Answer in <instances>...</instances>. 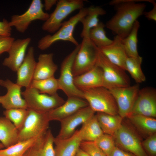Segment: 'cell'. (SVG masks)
<instances>
[{
    "label": "cell",
    "mask_w": 156,
    "mask_h": 156,
    "mask_svg": "<svg viewBox=\"0 0 156 156\" xmlns=\"http://www.w3.org/2000/svg\"><path fill=\"white\" fill-rule=\"evenodd\" d=\"M80 148L90 156H106L94 142L82 141Z\"/></svg>",
    "instance_id": "cell-36"
},
{
    "label": "cell",
    "mask_w": 156,
    "mask_h": 156,
    "mask_svg": "<svg viewBox=\"0 0 156 156\" xmlns=\"http://www.w3.org/2000/svg\"><path fill=\"white\" fill-rule=\"evenodd\" d=\"M4 147L2 144L0 142V149H2L4 148Z\"/></svg>",
    "instance_id": "cell-44"
},
{
    "label": "cell",
    "mask_w": 156,
    "mask_h": 156,
    "mask_svg": "<svg viewBox=\"0 0 156 156\" xmlns=\"http://www.w3.org/2000/svg\"><path fill=\"white\" fill-rule=\"evenodd\" d=\"M36 62L35 60L34 49L29 48L25 59L17 70L16 83L22 87H30L33 80Z\"/></svg>",
    "instance_id": "cell-18"
},
{
    "label": "cell",
    "mask_w": 156,
    "mask_h": 156,
    "mask_svg": "<svg viewBox=\"0 0 156 156\" xmlns=\"http://www.w3.org/2000/svg\"><path fill=\"white\" fill-rule=\"evenodd\" d=\"M73 67L74 77L92 69L96 64L99 49L89 38H82Z\"/></svg>",
    "instance_id": "cell-9"
},
{
    "label": "cell",
    "mask_w": 156,
    "mask_h": 156,
    "mask_svg": "<svg viewBox=\"0 0 156 156\" xmlns=\"http://www.w3.org/2000/svg\"><path fill=\"white\" fill-rule=\"evenodd\" d=\"M94 142L106 156L110 154L116 146L113 137L104 133Z\"/></svg>",
    "instance_id": "cell-35"
},
{
    "label": "cell",
    "mask_w": 156,
    "mask_h": 156,
    "mask_svg": "<svg viewBox=\"0 0 156 156\" xmlns=\"http://www.w3.org/2000/svg\"><path fill=\"white\" fill-rule=\"evenodd\" d=\"M116 145L135 156H148L139 137L129 127L122 124L113 136Z\"/></svg>",
    "instance_id": "cell-11"
},
{
    "label": "cell",
    "mask_w": 156,
    "mask_h": 156,
    "mask_svg": "<svg viewBox=\"0 0 156 156\" xmlns=\"http://www.w3.org/2000/svg\"><path fill=\"white\" fill-rule=\"evenodd\" d=\"M95 112L88 106L63 119L60 121L59 132L55 138L62 139L71 136L75 132L76 128L90 118Z\"/></svg>",
    "instance_id": "cell-14"
},
{
    "label": "cell",
    "mask_w": 156,
    "mask_h": 156,
    "mask_svg": "<svg viewBox=\"0 0 156 156\" xmlns=\"http://www.w3.org/2000/svg\"><path fill=\"white\" fill-rule=\"evenodd\" d=\"M140 89L137 83L109 90L116 102L118 114L123 119L130 115Z\"/></svg>",
    "instance_id": "cell-12"
},
{
    "label": "cell",
    "mask_w": 156,
    "mask_h": 156,
    "mask_svg": "<svg viewBox=\"0 0 156 156\" xmlns=\"http://www.w3.org/2000/svg\"><path fill=\"white\" fill-rule=\"evenodd\" d=\"M144 150L151 156L156 155V134L154 133L148 136L142 143Z\"/></svg>",
    "instance_id": "cell-37"
},
{
    "label": "cell",
    "mask_w": 156,
    "mask_h": 156,
    "mask_svg": "<svg viewBox=\"0 0 156 156\" xmlns=\"http://www.w3.org/2000/svg\"><path fill=\"white\" fill-rule=\"evenodd\" d=\"M96 65L103 71V87L110 90L130 86L129 79L125 70L110 61L100 50Z\"/></svg>",
    "instance_id": "cell-4"
},
{
    "label": "cell",
    "mask_w": 156,
    "mask_h": 156,
    "mask_svg": "<svg viewBox=\"0 0 156 156\" xmlns=\"http://www.w3.org/2000/svg\"><path fill=\"white\" fill-rule=\"evenodd\" d=\"M82 141L94 142L104 134L96 115L82 124Z\"/></svg>",
    "instance_id": "cell-27"
},
{
    "label": "cell",
    "mask_w": 156,
    "mask_h": 156,
    "mask_svg": "<svg viewBox=\"0 0 156 156\" xmlns=\"http://www.w3.org/2000/svg\"><path fill=\"white\" fill-rule=\"evenodd\" d=\"M19 131L10 120L0 116V141L7 148L18 142Z\"/></svg>",
    "instance_id": "cell-24"
},
{
    "label": "cell",
    "mask_w": 156,
    "mask_h": 156,
    "mask_svg": "<svg viewBox=\"0 0 156 156\" xmlns=\"http://www.w3.org/2000/svg\"><path fill=\"white\" fill-rule=\"evenodd\" d=\"M96 115L104 134L113 136L122 124L123 118L118 114L112 115L98 112Z\"/></svg>",
    "instance_id": "cell-26"
},
{
    "label": "cell",
    "mask_w": 156,
    "mask_h": 156,
    "mask_svg": "<svg viewBox=\"0 0 156 156\" xmlns=\"http://www.w3.org/2000/svg\"><path fill=\"white\" fill-rule=\"evenodd\" d=\"M0 86L5 88L7 90L5 94L0 96V103L5 110L27 109L25 101L22 97L21 86L8 79H0Z\"/></svg>",
    "instance_id": "cell-15"
},
{
    "label": "cell",
    "mask_w": 156,
    "mask_h": 156,
    "mask_svg": "<svg viewBox=\"0 0 156 156\" xmlns=\"http://www.w3.org/2000/svg\"><path fill=\"white\" fill-rule=\"evenodd\" d=\"M29 87L37 89L41 93L53 95L59 89L57 79L54 77L40 80L33 79Z\"/></svg>",
    "instance_id": "cell-33"
},
{
    "label": "cell",
    "mask_w": 156,
    "mask_h": 156,
    "mask_svg": "<svg viewBox=\"0 0 156 156\" xmlns=\"http://www.w3.org/2000/svg\"><path fill=\"white\" fill-rule=\"evenodd\" d=\"M140 27L139 22L137 20L135 22L132 29L122 41L128 57H137L139 55L137 49L138 33Z\"/></svg>",
    "instance_id": "cell-29"
},
{
    "label": "cell",
    "mask_w": 156,
    "mask_h": 156,
    "mask_svg": "<svg viewBox=\"0 0 156 156\" xmlns=\"http://www.w3.org/2000/svg\"><path fill=\"white\" fill-rule=\"evenodd\" d=\"M152 4L153 5V9L148 12H144L143 14L145 17L148 20L156 21V3L154 1Z\"/></svg>",
    "instance_id": "cell-41"
},
{
    "label": "cell",
    "mask_w": 156,
    "mask_h": 156,
    "mask_svg": "<svg viewBox=\"0 0 156 156\" xmlns=\"http://www.w3.org/2000/svg\"><path fill=\"white\" fill-rule=\"evenodd\" d=\"M14 38L0 36V56L3 53L7 52L13 41Z\"/></svg>",
    "instance_id": "cell-38"
},
{
    "label": "cell",
    "mask_w": 156,
    "mask_h": 156,
    "mask_svg": "<svg viewBox=\"0 0 156 156\" xmlns=\"http://www.w3.org/2000/svg\"><path fill=\"white\" fill-rule=\"evenodd\" d=\"M82 0L58 1L54 11L42 26L44 31L54 33L61 27L64 20L74 11L84 7Z\"/></svg>",
    "instance_id": "cell-8"
},
{
    "label": "cell",
    "mask_w": 156,
    "mask_h": 156,
    "mask_svg": "<svg viewBox=\"0 0 156 156\" xmlns=\"http://www.w3.org/2000/svg\"><path fill=\"white\" fill-rule=\"evenodd\" d=\"M53 53L40 54L36 62L33 79L40 80L54 77L58 68L53 60Z\"/></svg>",
    "instance_id": "cell-23"
},
{
    "label": "cell",
    "mask_w": 156,
    "mask_h": 156,
    "mask_svg": "<svg viewBox=\"0 0 156 156\" xmlns=\"http://www.w3.org/2000/svg\"><path fill=\"white\" fill-rule=\"evenodd\" d=\"M9 22L6 19H3L0 21V36L11 37L12 28Z\"/></svg>",
    "instance_id": "cell-39"
},
{
    "label": "cell",
    "mask_w": 156,
    "mask_h": 156,
    "mask_svg": "<svg viewBox=\"0 0 156 156\" xmlns=\"http://www.w3.org/2000/svg\"><path fill=\"white\" fill-rule=\"evenodd\" d=\"M31 41L29 38L15 40L8 52V57L4 59L2 64L12 71L17 72L25 59L27 48Z\"/></svg>",
    "instance_id": "cell-16"
},
{
    "label": "cell",
    "mask_w": 156,
    "mask_h": 156,
    "mask_svg": "<svg viewBox=\"0 0 156 156\" xmlns=\"http://www.w3.org/2000/svg\"><path fill=\"white\" fill-rule=\"evenodd\" d=\"M141 0H115L109 4L115 6L116 12L105 25L113 33L122 39L131 31L137 18L143 14L146 5Z\"/></svg>",
    "instance_id": "cell-1"
},
{
    "label": "cell",
    "mask_w": 156,
    "mask_h": 156,
    "mask_svg": "<svg viewBox=\"0 0 156 156\" xmlns=\"http://www.w3.org/2000/svg\"><path fill=\"white\" fill-rule=\"evenodd\" d=\"M106 13L105 10L99 6H92L88 7L87 14L80 21L83 25L80 35L82 38H89L90 30L96 26L99 22V16L104 15Z\"/></svg>",
    "instance_id": "cell-25"
},
{
    "label": "cell",
    "mask_w": 156,
    "mask_h": 156,
    "mask_svg": "<svg viewBox=\"0 0 156 156\" xmlns=\"http://www.w3.org/2000/svg\"><path fill=\"white\" fill-rule=\"evenodd\" d=\"M75 86L79 89L103 87V77L101 69L96 65L87 71L74 77Z\"/></svg>",
    "instance_id": "cell-21"
},
{
    "label": "cell",
    "mask_w": 156,
    "mask_h": 156,
    "mask_svg": "<svg viewBox=\"0 0 156 156\" xmlns=\"http://www.w3.org/2000/svg\"><path fill=\"white\" fill-rule=\"evenodd\" d=\"M57 1H58L57 0H44L43 7L46 10H49L54 5H56Z\"/></svg>",
    "instance_id": "cell-42"
},
{
    "label": "cell",
    "mask_w": 156,
    "mask_h": 156,
    "mask_svg": "<svg viewBox=\"0 0 156 156\" xmlns=\"http://www.w3.org/2000/svg\"><path fill=\"white\" fill-rule=\"evenodd\" d=\"M105 27L103 23L99 22L96 26L90 30L89 33V38L99 48L109 45L113 41L106 36L104 29Z\"/></svg>",
    "instance_id": "cell-32"
},
{
    "label": "cell",
    "mask_w": 156,
    "mask_h": 156,
    "mask_svg": "<svg viewBox=\"0 0 156 156\" xmlns=\"http://www.w3.org/2000/svg\"><path fill=\"white\" fill-rule=\"evenodd\" d=\"M75 156H90V155L87 153L79 148Z\"/></svg>",
    "instance_id": "cell-43"
},
{
    "label": "cell",
    "mask_w": 156,
    "mask_h": 156,
    "mask_svg": "<svg viewBox=\"0 0 156 156\" xmlns=\"http://www.w3.org/2000/svg\"><path fill=\"white\" fill-rule=\"evenodd\" d=\"M80 44L62 61L61 65L60 72L57 79L59 89L62 90L68 97H74L84 99L83 92L75 85L73 67L76 55L79 49Z\"/></svg>",
    "instance_id": "cell-7"
},
{
    "label": "cell",
    "mask_w": 156,
    "mask_h": 156,
    "mask_svg": "<svg viewBox=\"0 0 156 156\" xmlns=\"http://www.w3.org/2000/svg\"><path fill=\"white\" fill-rule=\"evenodd\" d=\"M28 113V110L25 108L6 109L3 112L5 117L10 120L19 131L23 127Z\"/></svg>",
    "instance_id": "cell-34"
},
{
    "label": "cell",
    "mask_w": 156,
    "mask_h": 156,
    "mask_svg": "<svg viewBox=\"0 0 156 156\" xmlns=\"http://www.w3.org/2000/svg\"><path fill=\"white\" fill-rule=\"evenodd\" d=\"M82 141L81 129L68 138L60 139L54 138L55 156H75Z\"/></svg>",
    "instance_id": "cell-20"
},
{
    "label": "cell",
    "mask_w": 156,
    "mask_h": 156,
    "mask_svg": "<svg viewBox=\"0 0 156 156\" xmlns=\"http://www.w3.org/2000/svg\"><path fill=\"white\" fill-rule=\"evenodd\" d=\"M127 117L143 133L149 136L156 133V120L155 118L140 115H132Z\"/></svg>",
    "instance_id": "cell-28"
},
{
    "label": "cell",
    "mask_w": 156,
    "mask_h": 156,
    "mask_svg": "<svg viewBox=\"0 0 156 156\" xmlns=\"http://www.w3.org/2000/svg\"><path fill=\"white\" fill-rule=\"evenodd\" d=\"M43 4L40 0H33L27 10L21 15H14L9 22L11 27H14L18 32L24 33L33 21L40 20L45 21L49 14L43 10Z\"/></svg>",
    "instance_id": "cell-10"
},
{
    "label": "cell",
    "mask_w": 156,
    "mask_h": 156,
    "mask_svg": "<svg viewBox=\"0 0 156 156\" xmlns=\"http://www.w3.org/2000/svg\"><path fill=\"white\" fill-rule=\"evenodd\" d=\"M122 40L121 38L116 36L110 44L99 49L110 61L126 70L125 62L128 56Z\"/></svg>",
    "instance_id": "cell-19"
},
{
    "label": "cell",
    "mask_w": 156,
    "mask_h": 156,
    "mask_svg": "<svg viewBox=\"0 0 156 156\" xmlns=\"http://www.w3.org/2000/svg\"><path fill=\"white\" fill-rule=\"evenodd\" d=\"M142 57H128L125 62L126 70L127 71L137 83L144 82L146 77L141 68Z\"/></svg>",
    "instance_id": "cell-31"
},
{
    "label": "cell",
    "mask_w": 156,
    "mask_h": 156,
    "mask_svg": "<svg viewBox=\"0 0 156 156\" xmlns=\"http://www.w3.org/2000/svg\"><path fill=\"white\" fill-rule=\"evenodd\" d=\"M40 137H36L19 141L5 149H1L0 156H24L29 148Z\"/></svg>",
    "instance_id": "cell-30"
},
{
    "label": "cell",
    "mask_w": 156,
    "mask_h": 156,
    "mask_svg": "<svg viewBox=\"0 0 156 156\" xmlns=\"http://www.w3.org/2000/svg\"><path fill=\"white\" fill-rule=\"evenodd\" d=\"M27 109L47 112L63 104L65 101L57 93L53 95L41 93L36 88L29 87L21 92Z\"/></svg>",
    "instance_id": "cell-5"
},
{
    "label": "cell",
    "mask_w": 156,
    "mask_h": 156,
    "mask_svg": "<svg viewBox=\"0 0 156 156\" xmlns=\"http://www.w3.org/2000/svg\"><path fill=\"white\" fill-rule=\"evenodd\" d=\"M132 115L156 117V91L155 88L147 87L140 89L128 116Z\"/></svg>",
    "instance_id": "cell-13"
},
{
    "label": "cell",
    "mask_w": 156,
    "mask_h": 156,
    "mask_svg": "<svg viewBox=\"0 0 156 156\" xmlns=\"http://www.w3.org/2000/svg\"><path fill=\"white\" fill-rule=\"evenodd\" d=\"M54 139L51 131L49 129L44 135L37 140L24 156H55Z\"/></svg>",
    "instance_id": "cell-22"
},
{
    "label": "cell",
    "mask_w": 156,
    "mask_h": 156,
    "mask_svg": "<svg viewBox=\"0 0 156 156\" xmlns=\"http://www.w3.org/2000/svg\"><path fill=\"white\" fill-rule=\"evenodd\" d=\"M88 106V103L83 99L69 97L62 105L47 112V115L50 121L57 120L60 122L81 109Z\"/></svg>",
    "instance_id": "cell-17"
},
{
    "label": "cell",
    "mask_w": 156,
    "mask_h": 156,
    "mask_svg": "<svg viewBox=\"0 0 156 156\" xmlns=\"http://www.w3.org/2000/svg\"><path fill=\"white\" fill-rule=\"evenodd\" d=\"M88 10V7H83L77 14L63 22L60 27L52 35H47L41 38L38 42V48L44 50L60 40L68 41L76 46L78 45L79 44L74 37L73 32L77 24L87 14Z\"/></svg>",
    "instance_id": "cell-2"
},
{
    "label": "cell",
    "mask_w": 156,
    "mask_h": 156,
    "mask_svg": "<svg viewBox=\"0 0 156 156\" xmlns=\"http://www.w3.org/2000/svg\"><path fill=\"white\" fill-rule=\"evenodd\" d=\"M28 109L27 118L23 127L19 131L18 142L36 137H42L49 129L50 121L47 112Z\"/></svg>",
    "instance_id": "cell-6"
},
{
    "label": "cell",
    "mask_w": 156,
    "mask_h": 156,
    "mask_svg": "<svg viewBox=\"0 0 156 156\" xmlns=\"http://www.w3.org/2000/svg\"><path fill=\"white\" fill-rule=\"evenodd\" d=\"M81 90L83 92L84 99L95 112L118 114L116 102L109 90L101 86Z\"/></svg>",
    "instance_id": "cell-3"
},
{
    "label": "cell",
    "mask_w": 156,
    "mask_h": 156,
    "mask_svg": "<svg viewBox=\"0 0 156 156\" xmlns=\"http://www.w3.org/2000/svg\"><path fill=\"white\" fill-rule=\"evenodd\" d=\"M108 156H135L132 154L125 151L116 146Z\"/></svg>",
    "instance_id": "cell-40"
}]
</instances>
